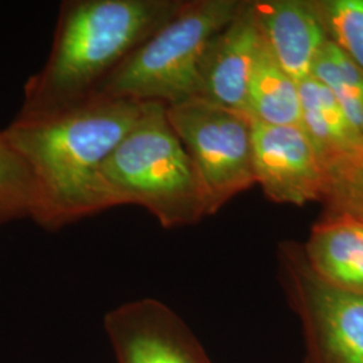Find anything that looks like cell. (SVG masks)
<instances>
[{
    "label": "cell",
    "mask_w": 363,
    "mask_h": 363,
    "mask_svg": "<svg viewBox=\"0 0 363 363\" xmlns=\"http://www.w3.org/2000/svg\"><path fill=\"white\" fill-rule=\"evenodd\" d=\"M105 330L117 363H210L181 318L155 298L112 310Z\"/></svg>",
    "instance_id": "8"
},
{
    "label": "cell",
    "mask_w": 363,
    "mask_h": 363,
    "mask_svg": "<svg viewBox=\"0 0 363 363\" xmlns=\"http://www.w3.org/2000/svg\"><path fill=\"white\" fill-rule=\"evenodd\" d=\"M327 284L363 296V232L346 214H330L312 229L303 253Z\"/></svg>",
    "instance_id": "12"
},
{
    "label": "cell",
    "mask_w": 363,
    "mask_h": 363,
    "mask_svg": "<svg viewBox=\"0 0 363 363\" xmlns=\"http://www.w3.org/2000/svg\"><path fill=\"white\" fill-rule=\"evenodd\" d=\"M247 116L267 125H301L298 84L277 64L261 37L249 88Z\"/></svg>",
    "instance_id": "13"
},
{
    "label": "cell",
    "mask_w": 363,
    "mask_h": 363,
    "mask_svg": "<svg viewBox=\"0 0 363 363\" xmlns=\"http://www.w3.org/2000/svg\"><path fill=\"white\" fill-rule=\"evenodd\" d=\"M311 77L323 84L355 130L363 136V72L328 40L316 58Z\"/></svg>",
    "instance_id": "14"
},
{
    "label": "cell",
    "mask_w": 363,
    "mask_h": 363,
    "mask_svg": "<svg viewBox=\"0 0 363 363\" xmlns=\"http://www.w3.org/2000/svg\"><path fill=\"white\" fill-rule=\"evenodd\" d=\"M100 178L111 208L142 206L166 229L206 217L193 163L169 125L164 104H150L136 127L108 156Z\"/></svg>",
    "instance_id": "3"
},
{
    "label": "cell",
    "mask_w": 363,
    "mask_h": 363,
    "mask_svg": "<svg viewBox=\"0 0 363 363\" xmlns=\"http://www.w3.org/2000/svg\"><path fill=\"white\" fill-rule=\"evenodd\" d=\"M328 38L363 72V0L316 1Z\"/></svg>",
    "instance_id": "16"
},
{
    "label": "cell",
    "mask_w": 363,
    "mask_h": 363,
    "mask_svg": "<svg viewBox=\"0 0 363 363\" xmlns=\"http://www.w3.org/2000/svg\"><path fill=\"white\" fill-rule=\"evenodd\" d=\"M350 217V216H349ZM352 218V217H351ZM352 220H355L357 222V225L361 228V230L363 232V220H355V218H352Z\"/></svg>",
    "instance_id": "17"
},
{
    "label": "cell",
    "mask_w": 363,
    "mask_h": 363,
    "mask_svg": "<svg viewBox=\"0 0 363 363\" xmlns=\"http://www.w3.org/2000/svg\"><path fill=\"white\" fill-rule=\"evenodd\" d=\"M289 294L304 325L310 363H363V296L312 272L303 253L286 250Z\"/></svg>",
    "instance_id": "7"
},
{
    "label": "cell",
    "mask_w": 363,
    "mask_h": 363,
    "mask_svg": "<svg viewBox=\"0 0 363 363\" xmlns=\"http://www.w3.org/2000/svg\"><path fill=\"white\" fill-rule=\"evenodd\" d=\"M252 123L255 181L264 194L296 206L325 199V177L303 125Z\"/></svg>",
    "instance_id": "9"
},
{
    "label": "cell",
    "mask_w": 363,
    "mask_h": 363,
    "mask_svg": "<svg viewBox=\"0 0 363 363\" xmlns=\"http://www.w3.org/2000/svg\"><path fill=\"white\" fill-rule=\"evenodd\" d=\"M151 103L91 97L55 115L15 118L4 130L38 187L33 220L46 230L111 208L100 172Z\"/></svg>",
    "instance_id": "1"
},
{
    "label": "cell",
    "mask_w": 363,
    "mask_h": 363,
    "mask_svg": "<svg viewBox=\"0 0 363 363\" xmlns=\"http://www.w3.org/2000/svg\"><path fill=\"white\" fill-rule=\"evenodd\" d=\"M259 43L250 1H244L233 21L206 46L199 65L198 99L247 115L249 79Z\"/></svg>",
    "instance_id": "10"
},
{
    "label": "cell",
    "mask_w": 363,
    "mask_h": 363,
    "mask_svg": "<svg viewBox=\"0 0 363 363\" xmlns=\"http://www.w3.org/2000/svg\"><path fill=\"white\" fill-rule=\"evenodd\" d=\"M244 1H183L179 11L142 43L91 93L166 106L198 99L199 65L206 46Z\"/></svg>",
    "instance_id": "4"
},
{
    "label": "cell",
    "mask_w": 363,
    "mask_h": 363,
    "mask_svg": "<svg viewBox=\"0 0 363 363\" xmlns=\"http://www.w3.org/2000/svg\"><path fill=\"white\" fill-rule=\"evenodd\" d=\"M259 34L277 64L298 84L311 77L318 55L330 40L316 1H250Z\"/></svg>",
    "instance_id": "11"
},
{
    "label": "cell",
    "mask_w": 363,
    "mask_h": 363,
    "mask_svg": "<svg viewBox=\"0 0 363 363\" xmlns=\"http://www.w3.org/2000/svg\"><path fill=\"white\" fill-rule=\"evenodd\" d=\"M182 0H66L52 52L26 82L16 118L52 116L89 100L132 52L179 11Z\"/></svg>",
    "instance_id": "2"
},
{
    "label": "cell",
    "mask_w": 363,
    "mask_h": 363,
    "mask_svg": "<svg viewBox=\"0 0 363 363\" xmlns=\"http://www.w3.org/2000/svg\"><path fill=\"white\" fill-rule=\"evenodd\" d=\"M166 115L190 156L206 216L256 183L250 117L201 99L169 105Z\"/></svg>",
    "instance_id": "5"
},
{
    "label": "cell",
    "mask_w": 363,
    "mask_h": 363,
    "mask_svg": "<svg viewBox=\"0 0 363 363\" xmlns=\"http://www.w3.org/2000/svg\"><path fill=\"white\" fill-rule=\"evenodd\" d=\"M301 125L325 177V199L333 214L363 220V136L352 127L333 94L318 79L298 84Z\"/></svg>",
    "instance_id": "6"
},
{
    "label": "cell",
    "mask_w": 363,
    "mask_h": 363,
    "mask_svg": "<svg viewBox=\"0 0 363 363\" xmlns=\"http://www.w3.org/2000/svg\"><path fill=\"white\" fill-rule=\"evenodd\" d=\"M38 187L26 159L0 132V226L21 218H34Z\"/></svg>",
    "instance_id": "15"
}]
</instances>
